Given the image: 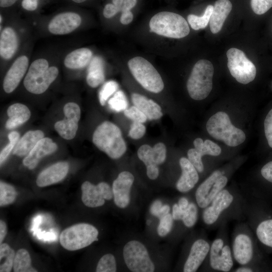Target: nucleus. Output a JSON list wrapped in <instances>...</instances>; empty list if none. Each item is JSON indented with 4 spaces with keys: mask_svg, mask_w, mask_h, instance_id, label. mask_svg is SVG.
Listing matches in <instances>:
<instances>
[{
    "mask_svg": "<svg viewBox=\"0 0 272 272\" xmlns=\"http://www.w3.org/2000/svg\"><path fill=\"white\" fill-rule=\"evenodd\" d=\"M92 141L98 149L113 159L120 158L127 149L120 129L109 121H104L96 128Z\"/></svg>",
    "mask_w": 272,
    "mask_h": 272,
    "instance_id": "f257e3e1",
    "label": "nucleus"
},
{
    "mask_svg": "<svg viewBox=\"0 0 272 272\" xmlns=\"http://www.w3.org/2000/svg\"><path fill=\"white\" fill-rule=\"evenodd\" d=\"M206 129L212 137L229 147H237L246 139L244 132L233 125L229 115L224 111L211 116L207 122Z\"/></svg>",
    "mask_w": 272,
    "mask_h": 272,
    "instance_id": "f03ea898",
    "label": "nucleus"
},
{
    "mask_svg": "<svg viewBox=\"0 0 272 272\" xmlns=\"http://www.w3.org/2000/svg\"><path fill=\"white\" fill-rule=\"evenodd\" d=\"M55 66H49L47 59L40 58L34 60L29 66L23 81L25 89L34 94L45 92L58 75Z\"/></svg>",
    "mask_w": 272,
    "mask_h": 272,
    "instance_id": "7ed1b4c3",
    "label": "nucleus"
},
{
    "mask_svg": "<svg viewBox=\"0 0 272 272\" xmlns=\"http://www.w3.org/2000/svg\"><path fill=\"white\" fill-rule=\"evenodd\" d=\"M151 32L166 37L179 39L190 32L188 22L180 15L167 11H160L149 22Z\"/></svg>",
    "mask_w": 272,
    "mask_h": 272,
    "instance_id": "20e7f679",
    "label": "nucleus"
},
{
    "mask_svg": "<svg viewBox=\"0 0 272 272\" xmlns=\"http://www.w3.org/2000/svg\"><path fill=\"white\" fill-rule=\"evenodd\" d=\"M214 66L205 59L198 60L194 65L187 80L186 88L189 96L195 100L206 99L213 88Z\"/></svg>",
    "mask_w": 272,
    "mask_h": 272,
    "instance_id": "39448f33",
    "label": "nucleus"
},
{
    "mask_svg": "<svg viewBox=\"0 0 272 272\" xmlns=\"http://www.w3.org/2000/svg\"><path fill=\"white\" fill-rule=\"evenodd\" d=\"M127 65L134 78L144 89L154 93L163 90L164 84L161 75L146 59L135 56L128 60Z\"/></svg>",
    "mask_w": 272,
    "mask_h": 272,
    "instance_id": "423d86ee",
    "label": "nucleus"
},
{
    "mask_svg": "<svg viewBox=\"0 0 272 272\" xmlns=\"http://www.w3.org/2000/svg\"><path fill=\"white\" fill-rule=\"evenodd\" d=\"M99 232L93 225L79 223L64 229L60 234L59 241L66 250L75 251L88 246L98 240Z\"/></svg>",
    "mask_w": 272,
    "mask_h": 272,
    "instance_id": "0eeeda50",
    "label": "nucleus"
},
{
    "mask_svg": "<svg viewBox=\"0 0 272 272\" xmlns=\"http://www.w3.org/2000/svg\"><path fill=\"white\" fill-rule=\"evenodd\" d=\"M227 66L232 76L242 84L253 81L256 75L255 65L241 50L231 48L226 53Z\"/></svg>",
    "mask_w": 272,
    "mask_h": 272,
    "instance_id": "6e6552de",
    "label": "nucleus"
},
{
    "mask_svg": "<svg viewBox=\"0 0 272 272\" xmlns=\"http://www.w3.org/2000/svg\"><path fill=\"white\" fill-rule=\"evenodd\" d=\"M123 256L128 268L133 272H153L155 267L146 246L137 240L126 243Z\"/></svg>",
    "mask_w": 272,
    "mask_h": 272,
    "instance_id": "1a4fd4ad",
    "label": "nucleus"
},
{
    "mask_svg": "<svg viewBox=\"0 0 272 272\" xmlns=\"http://www.w3.org/2000/svg\"><path fill=\"white\" fill-rule=\"evenodd\" d=\"M227 183V177L221 171H214L199 185L195 191L197 205L200 208H206Z\"/></svg>",
    "mask_w": 272,
    "mask_h": 272,
    "instance_id": "9d476101",
    "label": "nucleus"
},
{
    "mask_svg": "<svg viewBox=\"0 0 272 272\" xmlns=\"http://www.w3.org/2000/svg\"><path fill=\"white\" fill-rule=\"evenodd\" d=\"M166 153V148L163 143H158L153 147L145 144L139 148L138 158L146 165L148 176L155 177L159 174L158 166L165 162Z\"/></svg>",
    "mask_w": 272,
    "mask_h": 272,
    "instance_id": "9b49d317",
    "label": "nucleus"
},
{
    "mask_svg": "<svg viewBox=\"0 0 272 272\" xmlns=\"http://www.w3.org/2000/svg\"><path fill=\"white\" fill-rule=\"evenodd\" d=\"M81 189L82 201L90 208L102 206L105 203V200H110L113 197L112 189L105 182L95 185L86 181L82 184Z\"/></svg>",
    "mask_w": 272,
    "mask_h": 272,
    "instance_id": "f8f14e48",
    "label": "nucleus"
},
{
    "mask_svg": "<svg viewBox=\"0 0 272 272\" xmlns=\"http://www.w3.org/2000/svg\"><path fill=\"white\" fill-rule=\"evenodd\" d=\"M63 110L65 118L56 122L54 128L62 138L71 140L75 137L78 128V122L81 117L80 108L75 102H69L64 106Z\"/></svg>",
    "mask_w": 272,
    "mask_h": 272,
    "instance_id": "ddd939ff",
    "label": "nucleus"
},
{
    "mask_svg": "<svg viewBox=\"0 0 272 272\" xmlns=\"http://www.w3.org/2000/svg\"><path fill=\"white\" fill-rule=\"evenodd\" d=\"M210 263L216 270L228 272L233 267V260L231 250L228 245H224L221 238L216 239L210 246Z\"/></svg>",
    "mask_w": 272,
    "mask_h": 272,
    "instance_id": "4468645a",
    "label": "nucleus"
},
{
    "mask_svg": "<svg viewBox=\"0 0 272 272\" xmlns=\"http://www.w3.org/2000/svg\"><path fill=\"white\" fill-rule=\"evenodd\" d=\"M82 23L80 15L74 12L59 13L50 21L48 29L50 33L56 35L68 34L78 28Z\"/></svg>",
    "mask_w": 272,
    "mask_h": 272,
    "instance_id": "2eb2a0df",
    "label": "nucleus"
},
{
    "mask_svg": "<svg viewBox=\"0 0 272 272\" xmlns=\"http://www.w3.org/2000/svg\"><path fill=\"white\" fill-rule=\"evenodd\" d=\"M134 177L128 171L120 173L112 184V191L115 204L121 209L128 206L130 200V191Z\"/></svg>",
    "mask_w": 272,
    "mask_h": 272,
    "instance_id": "dca6fc26",
    "label": "nucleus"
},
{
    "mask_svg": "<svg viewBox=\"0 0 272 272\" xmlns=\"http://www.w3.org/2000/svg\"><path fill=\"white\" fill-rule=\"evenodd\" d=\"M233 199V195L228 190H221L205 208L202 214L204 223L211 225L216 222L221 213L230 206Z\"/></svg>",
    "mask_w": 272,
    "mask_h": 272,
    "instance_id": "f3484780",
    "label": "nucleus"
},
{
    "mask_svg": "<svg viewBox=\"0 0 272 272\" xmlns=\"http://www.w3.org/2000/svg\"><path fill=\"white\" fill-rule=\"evenodd\" d=\"M29 63V58L25 55H21L15 60L3 81V89L6 93H11L17 88L27 73Z\"/></svg>",
    "mask_w": 272,
    "mask_h": 272,
    "instance_id": "a211bd4d",
    "label": "nucleus"
},
{
    "mask_svg": "<svg viewBox=\"0 0 272 272\" xmlns=\"http://www.w3.org/2000/svg\"><path fill=\"white\" fill-rule=\"evenodd\" d=\"M210 246L204 239H199L195 241L184 263L183 271H196L209 254Z\"/></svg>",
    "mask_w": 272,
    "mask_h": 272,
    "instance_id": "6ab92c4d",
    "label": "nucleus"
},
{
    "mask_svg": "<svg viewBox=\"0 0 272 272\" xmlns=\"http://www.w3.org/2000/svg\"><path fill=\"white\" fill-rule=\"evenodd\" d=\"M57 149V145L49 138L41 139L24 159L23 163L29 169H34L40 160L46 156L53 153Z\"/></svg>",
    "mask_w": 272,
    "mask_h": 272,
    "instance_id": "aec40b11",
    "label": "nucleus"
},
{
    "mask_svg": "<svg viewBox=\"0 0 272 272\" xmlns=\"http://www.w3.org/2000/svg\"><path fill=\"white\" fill-rule=\"evenodd\" d=\"M233 254L236 261L245 265L250 262L253 255V243L250 237L245 233H240L234 238L233 243Z\"/></svg>",
    "mask_w": 272,
    "mask_h": 272,
    "instance_id": "412c9836",
    "label": "nucleus"
},
{
    "mask_svg": "<svg viewBox=\"0 0 272 272\" xmlns=\"http://www.w3.org/2000/svg\"><path fill=\"white\" fill-rule=\"evenodd\" d=\"M181 175L176 184L177 189L181 192H187L192 189L199 180L198 171L188 158L181 157L179 160Z\"/></svg>",
    "mask_w": 272,
    "mask_h": 272,
    "instance_id": "4be33fe9",
    "label": "nucleus"
},
{
    "mask_svg": "<svg viewBox=\"0 0 272 272\" xmlns=\"http://www.w3.org/2000/svg\"><path fill=\"white\" fill-rule=\"evenodd\" d=\"M66 162H59L43 170L38 176L36 183L39 187H45L57 183L64 178L69 171Z\"/></svg>",
    "mask_w": 272,
    "mask_h": 272,
    "instance_id": "5701e85b",
    "label": "nucleus"
},
{
    "mask_svg": "<svg viewBox=\"0 0 272 272\" xmlns=\"http://www.w3.org/2000/svg\"><path fill=\"white\" fill-rule=\"evenodd\" d=\"M232 9L229 0H218L213 6V10L210 20V28L213 34L220 32Z\"/></svg>",
    "mask_w": 272,
    "mask_h": 272,
    "instance_id": "b1692460",
    "label": "nucleus"
},
{
    "mask_svg": "<svg viewBox=\"0 0 272 272\" xmlns=\"http://www.w3.org/2000/svg\"><path fill=\"white\" fill-rule=\"evenodd\" d=\"M19 44L18 37L11 27H5L0 35V55L5 60L11 59L16 53Z\"/></svg>",
    "mask_w": 272,
    "mask_h": 272,
    "instance_id": "393cba45",
    "label": "nucleus"
},
{
    "mask_svg": "<svg viewBox=\"0 0 272 272\" xmlns=\"http://www.w3.org/2000/svg\"><path fill=\"white\" fill-rule=\"evenodd\" d=\"M131 98L133 105L145 114L148 119L157 120L163 116L160 106L153 100L137 93H132Z\"/></svg>",
    "mask_w": 272,
    "mask_h": 272,
    "instance_id": "a878e982",
    "label": "nucleus"
},
{
    "mask_svg": "<svg viewBox=\"0 0 272 272\" xmlns=\"http://www.w3.org/2000/svg\"><path fill=\"white\" fill-rule=\"evenodd\" d=\"M44 138L40 130H30L26 132L15 146L13 154L19 157L27 156L37 143Z\"/></svg>",
    "mask_w": 272,
    "mask_h": 272,
    "instance_id": "bb28decb",
    "label": "nucleus"
},
{
    "mask_svg": "<svg viewBox=\"0 0 272 272\" xmlns=\"http://www.w3.org/2000/svg\"><path fill=\"white\" fill-rule=\"evenodd\" d=\"M92 57L91 49L87 47L79 48L68 53L64 59L63 63L69 69H81L90 62Z\"/></svg>",
    "mask_w": 272,
    "mask_h": 272,
    "instance_id": "cd10ccee",
    "label": "nucleus"
},
{
    "mask_svg": "<svg viewBox=\"0 0 272 272\" xmlns=\"http://www.w3.org/2000/svg\"><path fill=\"white\" fill-rule=\"evenodd\" d=\"M7 114L9 118L6 123V127L13 129L28 121L30 117L31 112L25 105L15 103L8 108Z\"/></svg>",
    "mask_w": 272,
    "mask_h": 272,
    "instance_id": "c85d7f7f",
    "label": "nucleus"
},
{
    "mask_svg": "<svg viewBox=\"0 0 272 272\" xmlns=\"http://www.w3.org/2000/svg\"><path fill=\"white\" fill-rule=\"evenodd\" d=\"M105 80L104 64L102 59L99 56L92 58L89 63L86 76L87 84L91 88H96Z\"/></svg>",
    "mask_w": 272,
    "mask_h": 272,
    "instance_id": "c756f323",
    "label": "nucleus"
},
{
    "mask_svg": "<svg viewBox=\"0 0 272 272\" xmlns=\"http://www.w3.org/2000/svg\"><path fill=\"white\" fill-rule=\"evenodd\" d=\"M193 144L198 155L201 158L206 155L218 156L221 153L220 147L211 140L203 141L202 139L198 138L194 140Z\"/></svg>",
    "mask_w": 272,
    "mask_h": 272,
    "instance_id": "7c9ffc66",
    "label": "nucleus"
},
{
    "mask_svg": "<svg viewBox=\"0 0 272 272\" xmlns=\"http://www.w3.org/2000/svg\"><path fill=\"white\" fill-rule=\"evenodd\" d=\"M15 272H37L31 266V260L28 251L25 249H19L16 253L13 264Z\"/></svg>",
    "mask_w": 272,
    "mask_h": 272,
    "instance_id": "2f4dec72",
    "label": "nucleus"
},
{
    "mask_svg": "<svg viewBox=\"0 0 272 272\" xmlns=\"http://www.w3.org/2000/svg\"><path fill=\"white\" fill-rule=\"evenodd\" d=\"M15 256L14 250L7 243L0 246V271L10 272L13 266Z\"/></svg>",
    "mask_w": 272,
    "mask_h": 272,
    "instance_id": "473e14b6",
    "label": "nucleus"
},
{
    "mask_svg": "<svg viewBox=\"0 0 272 272\" xmlns=\"http://www.w3.org/2000/svg\"><path fill=\"white\" fill-rule=\"evenodd\" d=\"M213 10V6L208 5L201 16L189 14L187 16V21L192 29L198 30L205 28L209 22Z\"/></svg>",
    "mask_w": 272,
    "mask_h": 272,
    "instance_id": "72a5a7b5",
    "label": "nucleus"
},
{
    "mask_svg": "<svg viewBox=\"0 0 272 272\" xmlns=\"http://www.w3.org/2000/svg\"><path fill=\"white\" fill-rule=\"evenodd\" d=\"M256 234L263 244L272 248V219L260 222L256 228Z\"/></svg>",
    "mask_w": 272,
    "mask_h": 272,
    "instance_id": "f704fd0d",
    "label": "nucleus"
},
{
    "mask_svg": "<svg viewBox=\"0 0 272 272\" xmlns=\"http://www.w3.org/2000/svg\"><path fill=\"white\" fill-rule=\"evenodd\" d=\"M17 195L15 188L3 181L0 182V206H7L13 203Z\"/></svg>",
    "mask_w": 272,
    "mask_h": 272,
    "instance_id": "c9c22d12",
    "label": "nucleus"
},
{
    "mask_svg": "<svg viewBox=\"0 0 272 272\" xmlns=\"http://www.w3.org/2000/svg\"><path fill=\"white\" fill-rule=\"evenodd\" d=\"M180 210V220H182L186 227L188 228L193 227L197 219L198 212L196 206L193 202H189L186 209Z\"/></svg>",
    "mask_w": 272,
    "mask_h": 272,
    "instance_id": "e433bc0d",
    "label": "nucleus"
},
{
    "mask_svg": "<svg viewBox=\"0 0 272 272\" xmlns=\"http://www.w3.org/2000/svg\"><path fill=\"white\" fill-rule=\"evenodd\" d=\"M110 108L114 111H124L128 107V101L124 93L121 90L117 91L108 101Z\"/></svg>",
    "mask_w": 272,
    "mask_h": 272,
    "instance_id": "4c0bfd02",
    "label": "nucleus"
},
{
    "mask_svg": "<svg viewBox=\"0 0 272 272\" xmlns=\"http://www.w3.org/2000/svg\"><path fill=\"white\" fill-rule=\"evenodd\" d=\"M116 263L115 257L110 253L104 255L99 260L96 268L97 272H115Z\"/></svg>",
    "mask_w": 272,
    "mask_h": 272,
    "instance_id": "58836bf2",
    "label": "nucleus"
},
{
    "mask_svg": "<svg viewBox=\"0 0 272 272\" xmlns=\"http://www.w3.org/2000/svg\"><path fill=\"white\" fill-rule=\"evenodd\" d=\"M118 85L114 81H109L104 84L99 93L100 104L104 106L108 98L118 89Z\"/></svg>",
    "mask_w": 272,
    "mask_h": 272,
    "instance_id": "ea45409f",
    "label": "nucleus"
},
{
    "mask_svg": "<svg viewBox=\"0 0 272 272\" xmlns=\"http://www.w3.org/2000/svg\"><path fill=\"white\" fill-rule=\"evenodd\" d=\"M20 134L16 131H12L9 134V143L1 152L0 163L2 165L9 156L11 151L18 142Z\"/></svg>",
    "mask_w": 272,
    "mask_h": 272,
    "instance_id": "a19ab883",
    "label": "nucleus"
},
{
    "mask_svg": "<svg viewBox=\"0 0 272 272\" xmlns=\"http://www.w3.org/2000/svg\"><path fill=\"white\" fill-rule=\"evenodd\" d=\"M173 223L172 214L169 213L160 219L157 233L161 237L166 236L171 231Z\"/></svg>",
    "mask_w": 272,
    "mask_h": 272,
    "instance_id": "79ce46f5",
    "label": "nucleus"
},
{
    "mask_svg": "<svg viewBox=\"0 0 272 272\" xmlns=\"http://www.w3.org/2000/svg\"><path fill=\"white\" fill-rule=\"evenodd\" d=\"M123 113L126 117L132 121L144 123L148 119L145 114L134 105L126 109Z\"/></svg>",
    "mask_w": 272,
    "mask_h": 272,
    "instance_id": "37998d69",
    "label": "nucleus"
},
{
    "mask_svg": "<svg viewBox=\"0 0 272 272\" xmlns=\"http://www.w3.org/2000/svg\"><path fill=\"white\" fill-rule=\"evenodd\" d=\"M250 5L255 14L262 15L272 7V0H251Z\"/></svg>",
    "mask_w": 272,
    "mask_h": 272,
    "instance_id": "c03bdc74",
    "label": "nucleus"
},
{
    "mask_svg": "<svg viewBox=\"0 0 272 272\" xmlns=\"http://www.w3.org/2000/svg\"><path fill=\"white\" fill-rule=\"evenodd\" d=\"M146 131V128L143 123L132 121L130 126L128 135L132 139L138 140L143 137Z\"/></svg>",
    "mask_w": 272,
    "mask_h": 272,
    "instance_id": "a18cd8bd",
    "label": "nucleus"
},
{
    "mask_svg": "<svg viewBox=\"0 0 272 272\" xmlns=\"http://www.w3.org/2000/svg\"><path fill=\"white\" fill-rule=\"evenodd\" d=\"M187 158L192 164L196 168L198 172L202 173L204 170V166L200 158L194 148L188 150L187 153Z\"/></svg>",
    "mask_w": 272,
    "mask_h": 272,
    "instance_id": "49530a36",
    "label": "nucleus"
},
{
    "mask_svg": "<svg viewBox=\"0 0 272 272\" xmlns=\"http://www.w3.org/2000/svg\"><path fill=\"white\" fill-rule=\"evenodd\" d=\"M264 129L268 146L272 148V109L269 110L265 118Z\"/></svg>",
    "mask_w": 272,
    "mask_h": 272,
    "instance_id": "de8ad7c7",
    "label": "nucleus"
},
{
    "mask_svg": "<svg viewBox=\"0 0 272 272\" xmlns=\"http://www.w3.org/2000/svg\"><path fill=\"white\" fill-rule=\"evenodd\" d=\"M121 10L112 3H108L104 6L103 10V16L107 19H110L115 16Z\"/></svg>",
    "mask_w": 272,
    "mask_h": 272,
    "instance_id": "09e8293b",
    "label": "nucleus"
},
{
    "mask_svg": "<svg viewBox=\"0 0 272 272\" xmlns=\"http://www.w3.org/2000/svg\"><path fill=\"white\" fill-rule=\"evenodd\" d=\"M121 12V14L120 18L121 23L123 25H127L130 23L133 18V15L131 10L122 8Z\"/></svg>",
    "mask_w": 272,
    "mask_h": 272,
    "instance_id": "8fccbe9b",
    "label": "nucleus"
},
{
    "mask_svg": "<svg viewBox=\"0 0 272 272\" xmlns=\"http://www.w3.org/2000/svg\"><path fill=\"white\" fill-rule=\"evenodd\" d=\"M261 174L265 179L272 183V161L268 162L261 168Z\"/></svg>",
    "mask_w": 272,
    "mask_h": 272,
    "instance_id": "3c124183",
    "label": "nucleus"
},
{
    "mask_svg": "<svg viewBox=\"0 0 272 272\" xmlns=\"http://www.w3.org/2000/svg\"><path fill=\"white\" fill-rule=\"evenodd\" d=\"M38 0H22L21 6L27 11H34L38 8Z\"/></svg>",
    "mask_w": 272,
    "mask_h": 272,
    "instance_id": "603ef678",
    "label": "nucleus"
},
{
    "mask_svg": "<svg viewBox=\"0 0 272 272\" xmlns=\"http://www.w3.org/2000/svg\"><path fill=\"white\" fill-rule=\"evenodd\" d=\"M163 206L162 202L160 200H155L150 207V212L154 216L158 217L161 208Z\"/></svg>",
    "mask_w": 272,
    "mask_h": 272,
    "instance_id": "864d4df0",
    "label": "nucleus"
},
{
    "mask_svg": "<svg viewBox=\"0 0 272 272\" xmlns=\"http://www.w3.org/2000/svg\"><path fill=\"white\" fill-rule=\"evenodd\" d=\"M7 225L2 220L0 221V243L2 244L7 234Z\"/></svg>",
    "mask_w": 272,
    "mask_h": 272,
    "instance_id": "5fc2aeb1",
    "label": "nucleus"
},
{
    "mask_svg": "<svg viewBox=\"0 0 272 272\" xmlns=\"http://www.w3.org/2000/svg\"><path fill=\"white\" fill-rule=\"evenodd\" d=\"M137 0H124L122 8L131 10L137 5Z\"/></svg>",
    "mask_w": 272,
    "mask_h": 272,
    "instance_id": "6e6d98bb",
    "label": "nucleus"
},
{
    "mask_svg": "<svg viewBox=\"0 0 272 272\" xmlns=\"http://www.w3.org/2000/svg\"><path fill=\"white\" fill-rule=\"evenodd\" d=\"M170 208L169 205H163L160 209L159 214L157 218L160 219L161 218H162L164 216L169 214L170 212Z\"/></svg>",
    "mask_w": 272,
    "mask_h": 272,
    "instance_id": "4d7b16f0",
    "label": "nucleus"
},
{
    "mask_svg": "<svg viewBox=\"0 0 272 272\" xmlns=\"http://www.w3.org/2000/svg\"><path fill=\"white\" fill-rule=\"evenodd\" d=\"M18 0H0V6L2 8L11 7L14 5Z\"/></svg>",
    "mask_w": 272,
    "mask_h": 272,
    "instance_id": "13d9d810",
    "label": "nucleus"
},
{
    "mask_svg": "<svg viewBox=\"0 0 272 272\" xmlns=\"http://www.w3.org/2000/svg\"><path fill=\"white\" fill-rule=\"evenodd\" d=\"M189 203L188 199L184 197H182L179 199L177 204L180 209H185L188 207Z\"/></svg>",
    "mask_w": 272,
    "mask_h": 272,
    "instance_id": "bf43d9fd",
    "label": "nucleus"
},
{
    "mask_svg": "<svg viewBox=\"0 0 272 272\" xmlns=\"http://www.w3.org/2000/svg\"><path fill=\"white\" fill-rule=\"evenodd\" d=\"M124 0H112V4L117 8L121 10Z\"/></svg>",
    "mask_w": 272,
    "mask_h": 272,
    "instance_id": "052dcab7",
    "label": "nucleus"
},
{
    "mask_svg": "<svg viewBox=\"0 0 272 272\" xmlns=\"http://www.w3.org/2000/svg\"><path fill=\"white\" fill-rule=\"evenodd\" d=\"M235 271L237 272H251L253 270L249 267L243 266L237 268Z\"/></svg>",
    "mask_w": 272,
    "mask_h": 272,
    "instance_id": "680f3d73",
    "label": "nucleus"
},
{
    "mask_svg": "<svg viewBox=\"0 0 272 272\" xmlns=\"http://www.w3.org/2000/svg\"><path fill=\"white\" fill-rule=\"evenodd\" d=\"M71 1L77 4H81V3L86 2L87 1H88L89 0H71Z\"/></svg>",
    "mask_w": 272,
    "mask_h": 272,
    "instance_id": "e2e57ef3",
    "label": "nucleus"
},
{
    "mask_svg": "<svg viewBox=\"0 0 272 272\" xmlns=\"http://www.w3.org/2000/svg\"><path fill=\"white\" fill-rule=\"evenodd\" d=\"M0 20H1V23H2V21L3 20V18H2V15H1L0 16Z\"/></svg>",
    "mask_w": 272,
    "mask_h": 272,
    "instance_id": "0e129e2a",
    "label": "nucleus"
},
{
    "mask_svg": "<svg viewBox=\"0 0 272 272\" xmlns=\"http://www.w3.org/2000/svg\"><path fill=\"white\" fill-rule=\"evenodd\" d=\"M39 1V0H38Z\"/></svg>",
    "mask_w": 272,
    "mask_h": 272,
    "instance_id": "69168bd1",
    "label": "nucleus"
}]
</instances>
